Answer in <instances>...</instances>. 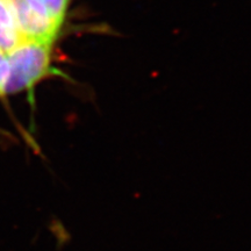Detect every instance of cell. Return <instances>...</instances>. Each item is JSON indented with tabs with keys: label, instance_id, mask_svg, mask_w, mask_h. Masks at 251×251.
<instances>
[{
	"label": "cell",
	"instance_id": "1",
	"mask_svg": "<svg viewBox=\"0 0 251 251\" xmlns=\"http://www.w3.org/2000/svg\"><path fill=\"white\" fill-rule=\"evenodd\" d=\"M52 45L21 42L6 52L7 72L4 97L31 91L37 84L51 76H59L52 65Z\"/></svg>",
	"mask_w": 251,
	"mask_h": 251
},
{
	"label": "cell",
	"instance_id": "2",
	"mask_svg": "<svg viewBox=\"0 0 251 251\" xmlns=\"http://www.w3.org/2000/svg\"><path fill=\"white\" fill-rule=\"evenodd\" d=\"M21 42L55 45L62 28L34 0H7Z\"/></svg>",
	"mask_w": 251,
	"mask_h": 251
},
{
	"label": "cell",
	"instance_id": "3",
	"mask_svg": "<svg viewBox=\"0 0 251 251\" xmlns=\"http://www.w3.org/2000/svg\"><path fill=\"white\" fill-rule=\"evenodd\" d=\"M21 43L7 0H0V49L8 52Z\"/></svg>",
	"mask_w": 251,
	"mask_h": 251
},
{
	"label": "cell",
	"instance_id": "4",
	"mask_svg": "<svg viewBox=\"0 0 251 251\" xmlns=\"http://www.w3.org/2000/svg\"><path fill=\"white\" fill-rule=\"evenodd\" d=\"M34 1L45 9L59 27L63 28L72 0H34Z\"/></svg>",
	"mask_w": 251,
	"mask_h": 251
},
{
	"label": "cell",
	"instance_id": "5",
	"mask_svg": "<svg viewBox=\"0 0 251 251\" xmlns=\"http://www.w3.org/2000/svg\"><path fill=\"white\" fill-rule=\"evenodd\" d=\"M6 72H7V56L5 51L0 49V97H4Z\"/></svg>",
	"mask_w": 251,
	"mask_h": 251
}]
</instances>
